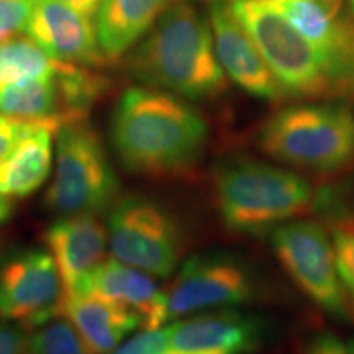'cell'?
<instances>
[{
    "label": "cell",
    "mask_w": 354,
    "mask_h": 354,
    "mask_svg": "<svg viewBox=\"0 0 354 354\" xmlns=\"http://www.w3.org/2000/svg\"><path fill=\"white\" fill-rule=\"evenodd\" d=\"M172 0H105L95 15V32L105 61L135 48Z\"/></svg>",
    "instance_id": "18"
},
{
    "label": "cell",
    "mask_w": 354,
    "mask_h": 354,
    "mask_svg": "<svg viewBox=\"0 0 354 354\" xmlns=\"http://www.w3.org/2000/svg\"><path fill=\"white\" fill-rule=\"evenodd\" d=\"M84 292L131 308L140 315L143 330H158L167 323L165 290L159 289L153 276L115 258L104 259L88 274L76 294Z\"/></svg>",
    "instance_id": "16"
},
{
    "label": "cell",
    "mask_w": 354,
    "mask_h": 354,
    "mask_svg": "<svg viewBox=\"0 0 354 354\" xmlns=\"http://www.w3.org/2000/svg\"><path fill=\"white\" fill-rule=\"evenodd\" d=\"M61 315L76 330L86 354H110L141 328V318L125 305L84 292L63 297Z\"/></svg>",
    "instance_id": "17"
},
{
    "label": "cell",
    "mask_w": 354,
    "mask_h": 354,
    "mask_svg": "<svg viewBox=\"0 0 354 354\" xmlns=\"http://www.w3.org/2000/svg\"><path fill=\"white\" fill-rule=\"evenodd\" d=\"M320 205L326 215L333 251L344 287H354V212L333 205L330 194L318 197L315 205Z\"/></svg>",
    "instance_id": "21"
},
{
    "label": "cell",
    "mask_w": 354,
    "mask_h": 354,
    "mask_svg": "<svg viewBox=\"0 0 354 354\" xmlns=\"http://www.w3.org/2000/svg\"><path fill=\"white\" fill-rule=\"evenodd\" d=\"M128 69L143 86L183 99H212L227 88L210 20L183 0H172L133 48Z\"/></svg>",
    "instance_id": "2"
},
{
    "label": "cell",
    "mask_w": 354,
    "mask_h": 354,
    "mask_svg": "<svg viewBox=\"0 0 354 354\" xmlns=\"http://www.w3.org/2000/svg\"><path fill=\"white\" fill-rule=\"evenodd\" d=\"M166 294L167 322L203 310L248 304L258 294L254 274L227 253H201L177 268Z\"/></svg>",
    "instance_id": "9"
},
{
    "label": "cell",
    "mask_w": 354,
    "mask_h": 354,
    "mask_svg": "<svg viewBox=\"0 0 354 354\" xmlns=\"http://www.w3.org/2000/svg\"><path fill=\"white\" fill-rule=\"evenodd\" d=\"M112 258L153 277H169L184 256L179 221L161 203L140 194L118 197L109 210Z\"/></svg>",
    "instance_id": "7"
},
{
    "label": "cell",
    "mask_w": 354,
    "mask_h": 354,
    "mask_svg": "<svg viewBox=\"0 0 354 354\" xmlns=\"http://www.w3.org/2000/svg\"><path fill=\"white\" fill-rule=\"evenodd\" d=\"M344 354H354V338L344 344Z\"/></svg>",
    "instance_id": "30"
},
{
    "label": "cell",
    "mask_w": 354,
    "mask_h": 354,
    "mask_svg": "<svg viewBox=\"0 0 354 354\" xmlns=\"http://www.w3.org/2000/svg\"><path fill=\"white\" fill-rule=\"evenodd\" d=\"M56 61L26 35L0 43V87L53 76L59 69Z\"/></svg>",
    "instance_id": "20"
},
{
    "label": "cell",
    "mask_w": 354,
    "mask_h": 354,
    "mask_svg": "<svg viewBox=\"0 0 354 354\" xmlns=\"http://www.w3.org/2000/svg\"><path fill=\"white\" fill-rule=\"evenodd\" d=\"M25 32L56 61L94 68L105 61L94 19L59 0H35Z\"/></svg>",
    "instance_id": "14"
},
{
    "label": "cell",
    "mask_w": 354,
    "mask_h": 354,
    "mask_svg": "<svg viewBox=\"0 0 354 354\" xmlns=\"http://www.w3.org/2000/svg\"><path fill=\"white\" fill-rule=\"evenodd\" d=\"M166 328L167 354H251L264 338L263 322L238 310L201 312Z\"/></svg>",
    "instance_id": "12"
},
{
    "label": "cell",
    "mask_w": 354,
    "mask_h": 354,
    "mask_svg": "<svg viewBox=\"0 0 354 354\" xmlns=\"http://www.w3.org/2000/svg\"><path fill=\"white\" fill-rule=\"evenodd\" d=\"M346 294H348V308L354 317V287H346Z\"/></svg>",
    "instance_id": "29"
},
{
    "label": "cell",
    "mask_w": 354,
    "mask_h": 354,
    "mask_svg": "<svg viewBox=\"0 0 354 354\" xmlns=\"http://www.w3.org/2000/svg\"><path fill=\"white\" fill-rule=\"evenodd\" d=\"M279 263L313 304L335 317H346L348 294L328 230L312 220H290L271 232Z\"/></svg>",
    "instance_id": "8"
},
{
    "label": "cell",
    "mask_w": 354,
    "mask_h": 354,
    "mask_svg": "<svg viewBox=\"0 0 354 354\" xmlns=\"http://www.w3.org/2000/svg\"><path fill=\"white\" fill-rule=\"evenodd\" d=\"M230 8L253 39L286 95L335 99L325 64L315 48L268 0H233Z\"/></svg>",
    "instance_id": "6"
},
{
    "label": "cell",
    "mask_w": 354,
    "mask_h": 354,
    "mask_svg": "<svg viewBox=\"0 0 354 354\" xmlns=\"http://www.w3.org/2000/svg\"><path fill=\"white\" fill-rule=\"evenodd\" d=\"M259 149L297 169L339 172L354 165V113L342 104L279 109L261 127Z\"/></svg>",
    "instance_id": "4"
},
{
    "label": "cell",
    "mask_w": 354,
    "mask_h": 354,
    "mask_svg": "<svg viewBox=\"0 0 354 354\" xmlns=\"http://www.w3.org/2000/svg\"><path fill=\"white\" fill-rule=\"evenodd\" d=\"M349 6H351V12L354 13V0H349Z\"/></svg>",
    "instance_id": "31"
},
{
    "label": "cell",
    "mask_w": 354,
    "mask_h": 354,
    "mask_svg": "<svg viewBox=\"0 0 354 354\" xmlns=\"http://www.w3.org/2000/svg\"><path fill=\"white\" fill-rule=\"evenodd\" d=\"M308 354H344V344L335 335L323 333L310 344Z\"/></svg>",
    "instance_id": "26"
},
{
    "label": "cell",
    "mask_w": 354,
    "mask_h": 354,
    "mask_svg": "<svg viewBox=\"0 0 354 354\" xmlns=\"http://www.w3.org/2000/svg\"><path fill=\"white\" fill-rule=\"evenodd\" d=\"M55 169L44 203L53 214L99 215L118 198L117 172L97 133L81 120L56 131Z\"/></svg>",
    "instance_id": "5"
},
{
    "label": "cell",
    "mask_w": 354,
    "mask_h": 354,
    "mask_svg": "<svg viewBox=\"0 0 354 354\" xmlns=\"http://www.w3.org/2000/svg\"><path fill=\"white\" fill-rule=\"evenodd\" d=\"M12 214V203H10V198L0 196V225L3 223V221L8 220V216Z\"/></svg>",
    "instance_id": "28"
},
{
    "label": "cell",
    "mask_w": 354,
    "mask_h": 354,
    "mask_svg": "<svg viewBox=\"0 0 354 354\" xmlns=\"http://www.w3.org/2000/svg\"><path fill=\"white\" fill-rule=\"evenodd\" d=\"M56 127L39 123L0 162V196L13 198L33 194L51 174L53 135Z\"/></svg>",
    "instance_id": "19"
},
{
    "label": "cell",
    "mask_w": 354,
    "mask_h": 354,
    "mask_svg": "<svg viewBox=\"0 0 354 354\" xmlns=\"http://www.w3.org/2000/svg\"><path fill=\"white\" fill-rule=\"evenodd\" d=\"M110 140L122 166L145 177L184 174L205 151L209 127L183 97L135 86L120 95Z\"/></svg>",
    "instance_id": "1"
},
{
    "label": "cell",
    "mask_w": 354,
    "mask_h": 354,
    "mask_svg": "<svg viewBox=\"0 0 354 354\" xmlns=\"http://www.w3.org/2000/svg\"><path fill=\"white\" fill-rule=\"evenodd\" d=\"M59 2L66 3V6H69L74 10L82 13V15L88 17V19H95L97 12L104 6L105 0H59Z\"/></svg>",
    "instance_id": "27"
},
{
    "label": "cell",
    "mask_w": 354,
    "mask_h": 354,
    "mask_svg": "<svg viewBox=\"0 0 354 354\" xmlns=\"http://www.w3.org/2000/svg\"><path fill=\"white\" fill-rule=\"evenodd\" d=\"M44 240L63 282V297H68L76 294L88 274L104 261L109 245L107 225L97 215L59 216L48 228Z\"/></svg>",
    "instance_id": "15"
},
{
    "label": "cell",
    "mask_w": 354,
    "mask_h": 354,
    "mask_svg": "<svg viewBox=\"0 0 354 354\" xmlns=\"http://www.w3.org/2000/svg\"><path fill=\"white\" fill-rule=\"evenodd\" d=\"M214 2H230V3H232L233 0H214Z\"/></svg>",
    "instance_id": "32"
},
{
    "label": "cell",
    "mask_w": 354,
    "mask_h": 354,
    "mask_svg": "<svg viewBox=\"0 0 354 354\" xmlns=\"http://www.w3.org/2000/svg\"><path fill=\"white\" fill-rule=\"evenodd\" d=\"M209 20L216 56L227 77L258 99L279 102L287 97L258 46L234 17L230 3H212Z\"/></svg>",
    "instance_id": "13"
},
{
    "label": "cell",
    "mask_w": 354,
    "mask_h": 354,
    "mask_svg": "<svg viewBox=\"0 0 354 354\" xmlns=\"http://www.w3.org/2000/svg\"><path fill=\"white\" fill-rule=\"evenodd\" d=\"M28 326L25 323L0 320V354H20L26 339H28Z\"/></svg>",
    "instance_id": "25"
},
{
    "label": "cell",
    "mask_w": 354,
    "mask_h": 354,
    "mask_svg": "<svg viewBox=\"0 0 354 354\" xmlns=\"http://www.w3.org/2000/svg\"><path fill=\"white\" fill-rule=\"evenodd\" d=\"M63 282L50 251L24 250L0 264V318L38 326L61 315Z\"/></svg>",
    "instance_id": "11"
},
{
    "label": "cell",
    "mask_w": 354,
    "mask_h": 354,
    "mask_svg": "<svg viewBox=\"0 0 354 354\" xmlns=\"http://www.w3.org/2000/svg\"><path fill=\"white\" fill-rule=\"evenodd\" d=\"M35 0H0V43L25 30Z\"/></svg>",
    "instance_id": "23"
},
{
    "label": "cell",
    "mask_w": 354,
    "mask_h": 354,
    "mask_svg": "<svg viewBox=\"0 0 354 354\" xmlns=\"http://www.w3.org/2000/svg\"><path fill=\"white\" fill-rule=\"evenodd\" d=\"M214 196L225 227L245 234L272 232L307 214L315 203L313 190L304 177L246 156L216 166Z\"/></svg>",
    "instance_id": "3"
},
{
    "label": "cell",
    "mask_w": 354,
    "mask_h": 354,
    "mask_svg": "<svg viewBox=\"0 0 354 354\" xmlns=\"http://www.w3.org/2000/svg\"><path fill=\"white\" fill-rule=\"evenodd\" d=\"M20 354H86L76 330L63 315L35 326Z\"/></svg>",
    "instance_id": "22"
},
{
    "label": "cell",
    "mask_w": 354,
    "mask_h": 354,
    "mask_svg": "<svg viewBox=\"0 0 354 354\" xmlns=\"http://www.w3.org/2000/svg\"><path fill=\"white\" fill-rule=\"evenodd\" d=\"M315 48L333 97L354 95V13L344 0H268Z\"/></svg>",
    "instance_id": "10"
},
{
    "label": "cell",
    "mask_w": 354,
    "mask_h": 354,
    "mask_svg": "<svg viewBox=\"0 0 354 354\" xmlns=\"http://www.w3.org/2000/svg\"><path fill=\"white\" fill-rule=\"evenodd\" d=\"M37 125H39V122H26L0 113V162Z\"/></svg>",
    "instance_id": "24"
}]
</instances>
